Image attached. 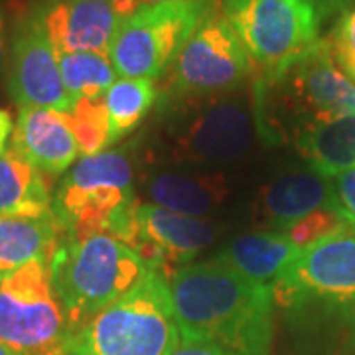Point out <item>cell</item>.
<instances>
[{"instance_id": "obj_1", "label": "cell", "mask_w": 355, "mask_h": 355, "mask_svg": "<svg viewBox=\"0 0 355 355\" xmlns=\"http://www.w3.org/2000/svg\"><path fill=\"white\" fill-rule=\"evenodd\" d=\"M168 288L182 340L233 355H272V288L214 259L172 270Z\"/></svg>"}, {"instance_id": "obj_2", "label": "cell", "mask_w": 355, "mask_h": 355, "mask_svg": "<svg viewBox=\"0 0 355 355\" xmlns=\"http://www.w3.org/2000/svg\"><path fill=\"white\" fill-rule=\"evenodd\" d=\"M182 343L168 280L158 270L67 331L55 355H172Z\"/></svg>"}, {"instance_id": "obj_3", "label": "cell", "mask_w": 355, "mask_h": 355, "mask_svg": "<svg viewBox=\"0 0 355 355\" xmlns=\"http://www.w3.org/2000/svg\"><path fill=\"white\" fill-rule=\"evenodd\" d=\"M148 270L139 254L113 235L64 239L51 257L50 277L69 330L123 298Z\"/></svg>"}, {"instance_id": "obj_4", "label": "cell", "mask_w": 355, "mask_h": 355, "mask_svg": "<svg viewBox=\"0 0 355 355\" xmlns=\"http://www.w3.org/2000/svg\"><path fill=\"white\" fill-rule=\"evenodd\" d=\"M272 298L294 318H330L355 336V233L343 229L302 247L272 282Z\"/></svg>"}, {"instance_id": "obj_5", "label": "cell", "mask_w": 355, "mask_h": 355, "mask_svg": "<svg viewBox=\"0 0 355 355\" xmlns=\"http://www.w3.org/2000/svg\"><path fill=\"white\" fill-rule=\"evenodd\" d=\"M221 12L263 79L284 73L324 40L320 0H223Z\"/></svg>"}, {"instance_id": "obj_6", "label": "cell", "mask_w": 355, "mask_h": 355, "mask_svg": "<svg viewBox=\"0 0 355 355\" xmlns=\"http://www.w3.org/2000/svg\"><path fill=\"white\" fill-rule=\"evenodd\" d=\"M132 164L123 150L83 156L53 193L51 211L64 239L111 235L119 216L137 202Z\"/></svg>"}, {"instance_id": "obj_7", "label": "cell", "mask_w": 355, "mask_h": 355, "mask_svg": "<svg viewBox=\"0 0 355 355\" xmlns=\"http://www.w3.org/2000/svg\"><path fill=\"white\" fill-rule=\"evenodd\" d=\"M257 101V119L282 109L298 132L355 114V79L336 64L328 40H322L284 73L261 79Z\"/></svg>"}, {"instance_id": "obj_8", "label": "cell", "mask_w": 355, "mask_h": 355, "mask_svg": "<svg viewBox=\"0 0 355 355\" xmlns=\"http://www.w3.org/2000/svg\"><path fill=\"white\" fill-rule=\"evenodd\" d=\"M211 10L214 0L142 4L121 24L111 44L109 58L116 76L160 79Z\"/></svg>"}, {"instance_id": "obj_9", "label": "cell", "mask_w": 355, "mask_h": 355, "mask_svg": "<svg viewBox=\"0 0 355 355\" xmlns=\"http://www.w3.org/2000/svg\"><path fill=\"white\" fill-rule=\"evenodd\" d=\"M67 331L48 263L34 261L2 277L0 345L22 355H55Z\"/></svg>"}, {"instance_id": "obj_10", "label": "cell", "mask_w": 355, "mask_h": 355, "mask_svg": "<svg viewBox=\"0 0 355 355\" xmlns=\"http://www.w3.org/2000/svg\"><path fill=\"white\" fill-rule=\"evenodd\" d=\"M251 69V58L237 32L214 8L170 65L168 85L186 97L217 95L239 87Z\"/></svg>"}, {"instance_id": "obj_11", "label": "cell", "mask_w": 355, "mask_h": 355, "mask_svg": "<svg viewBox=\"0 0 355 355\" xmlns=\"http://www.w3.org/2000/svg\"><path fill=\"white\" fill-rule=\"evenodd\" d=\"M111 235L128 245L148 268L168 277L209 247L216 239V229L202 217L135 202L114 221Z\"/></svg>"}, {"instance_id": "obj_12", "label": "cell", "mask_w": 355, "mask_h": 355, "mask_svg": "<svg viewBox=\"0 0 355 355\" xmlns=\"http://www.w3.org/2000/svg\"><path fill=\"white\" fill-rule=\"evenodd\" d=\"M8 87L20 109H55L71 113L69 97L60 71V55L40 24L36 12L16 28L10 51Z\"/></svg>"}, {"instance_id": "obj_13", "label": "cell", "mask_w": 355, "mask_h": 355, "mask_svg": "<svg viewBox=\"0 0 355 355\" xmlns=\"http://www.w3.org/2000/svg\"><path fill=\"white\" fill-rule=\"evenodd\" d=\"M140 6L139 0H46L36 16L58 53H109L121 24Z\"/></svg>"}, {"instance_id": "obj_14", "label": "cell", "mask_w": 355, "mask_h": 355, "mask_svg": "<svg viewBox=\"0 0 355 355\" xmlns=\"http://www.w3.org/2000/svg\"><path fill=\"white\" fill-rule=\"evenodd\" d=\"M253 132V114L245 103L217 99L180 132L178 150L196 162H231L249 153Z\"/></svg>"}, {"instance_id": "obj_15", "label": "cell", "mask_w": 355, "mask_h": 355, "mask_svg": "<svg viewBox=\"0 0 355 355\" xmlns=\"http://www.w3.org/2000/svg\"><path fill=\"white\" fill-rule=\"evenodd\" d=\"M12 148L46 176H60L76 164L79 146L69 113L55 109H20L12 128Z\"/></svg>"}, {"instance_id": "obj_16", "label": "cell", "mask_w": 355, "mask_h": 355, "mask_svg": "<svg viewBox=\"0 0 355 355\" xmlns=\"http://www.w3.org/2000/svg\"><path fill=\"white\" fill-rule=\"evenodd\" d=\"M318 209L336 211V193L330 178L320 176L314 170L277 178L263 190L257 203V216L270 231H286Z\"/></svg>"}, {"instance_id": "obj_17", "label": "cell", "mask_w": 355, "mask_h": 355, "mask_svg": "<svg viewBox=\"0 0 355 355\" xmlns=\"http://www.w3.org/2000/svg\"><path fill=\"white\" fill-rule=\"evenodd\" d=\"M62 241L64 231L53 211L44 216L0 217V272H12L34 261L50 265Z\"/></svg>"}, {"instance_id": "obj_18", "label": "cell", "mask_w": 355, "mask_h": 355, "mask_svg": "<svg viewBox=\"0 0 355 355\" xmlns=\"http://www.w3.org/2000/svg\"><path fill=\"white\" fill-rule=\"evenodd\" d=\"M298 253L300 247H296L284 231H261L231 241L216 259L247 279L272 286Z\"/></svg>"}, {"instance_id": "obj_19", "label": "cell", "mask_w": 355, "mask_h": 355, "mask_svg": "<svg viewBox=\"0 0 355 355\" xmlns=\"http://www.w3.org/2000/svg\"><path fill=\"white\" fill-rule=\"evenodd\" d=\"M294 144L316 174L336 178L355 168V114L324 125H312L294 135Z\"/></svg>"}, {"instance_id": "obj_20", "label": "cell", "mask_w": 355, "mask_h": 355, "mask_svg": "<svg viewBox=\"0 0 355 355\" xmlns=\"http://www.w3.org/2000/svg\"><path fill=\"white\" fill-rule=\"evenodd\" d=\"M50 176L26 162L12 146L0 154V217L50 214Z\"/></svg>"}, {"instance_id": "obj_21", "label": "cell", "mask_w": 355, "mask_h": 355, "mask_svg": "<svg viewBox=\"0 0 355 355\" xmlns=\"http://www.w3.org/2000/svg\"><path fill=\"white\" fill-rule=\"evenodd\" d=\"M223 193L225 188L219 184V180L209 178L162 174L154 176L148 184V198L154 205L191 217H202L203 214L211 211L214 205L223 198Z\"/></svg>"}, {"instance_id": "obj_22", "label": "cell", "mask_w": 355, "mask_h": 355, "mask_svg": "<svg viewBox=\"0 0 355 355\" xmlns=\"http://www.w3.org/2000/svg\"><path fill=\"white\" fill-rule=\"evenodd\" d=\"M58 55L64 85L73 101L103 99V95L119 79L109 53L76 51Z\"/></svg>"}, {"instance_id": "obj_23", "label": "cell", "mask_w": 355, "mask_h": 355, "mask_svg": "<svg viewBox=\"0 0 355 355\" xmlns=\"http://www.w3.org/2000/svg\"><path fill=\"white\" fill-rule=\"evenodd\" d=\"M156 85L150 79L119 77L103 95L114 142L139 125L156 101Z\"/></svg>"}, {"instance_id": "obj_24", "label": "cell", "mask_w": 355, "mask_h": 355, "mask_svg": "<svg viewBox=\"0 0 355 355\" xmlns=\"http://www.w3.org/2000/svg\"><path fill=\"white\" fill-rule=\"evenodd\" d=\"M71 130L79 146V154L93 156L105 153L114 142L109 113L103 99H79L71 113Z\"/></svg>"}, {"instance_id": "obj_25", "label": "cell", "mask_w": 355, "mask_h": 355, "mask_svg": "<svg viewBox=\"0 0 355 355\" xmlns=\"http://www.w3.org/2000/svg\"><path fill=\"white\" fill-rule=\"evenodd\" d=\"M343 229L347 227L334 209H318V211H312L310 216L302 217L300 221H296L284 233L288 235V239L296 247L302 249V247H308V245L320 241L328 235L340 233Z\"/></svg>"}, {"instance_id": "obj_26", "label": "cell", "mask_w": 355, "mask_h": 355, "mask_svg": "<svg viewBox=\"0 0 355 355\" xmlns=\"http://www.w3.org/2000/svg\"><path fill=\"white\" fill-rule=\"evenodd\" d=\"M328 46L336 64L352 79H355V8L340 18V22L336 24L328 38Z\"/></svg>"}, {"instance_id": "obj_27", "label": "cell", "mask_w": 355, "mask_h": 355, "mask_svg": "<svg viewBox=\"0 0 355 355\" xmlns=\"http://www.w3.org/2000/svg\"><path fill=\"white\" fill-rule=\"evenodd\" d=\"M331 184L336 193V214L345 227L355 233V168L331 178Z\"/></svg>"}, {"instance_id": "obj_28", "label": "cell", "mask_w": 355, "mask_h": 355, "mask_svg": "<svg viewBox=\"0 0 355 355\" xmlns=\"http://www.w3.org/2000/svg\"><path fill=\"white\" fill-rule=\"evenodd\" d=\"M172 355H233L217 347V345H211V343H203V342H188V340H182V343L178 345V349Z\"/></svg>"}, {"instance_id": "obj_29", "label": "cell", "mask_w": 355, "mask_h": 355, "mask_svg": "<svg viewBox=\"0 0 355 355\" xmlns=\"http://www.w3.org/2000/svg\"><path fill=\"white\" fill-rule=\"evenodd\" d=\"M12 128L14 125H12L10 114L0 109V154L6 150L4 146H6V140H8V137L12 135Z\"/></svg>"}, {"instance_id": "obj_30", "label": "cell", "mask_w": 355, "mask_h": 355, "mask_svg": "<svg viewBox=\"0 0 355 355\" xmlns=\"http://www.w3.org/2000/svg\"><path fill=\"white\" fill-rule=\"evenodd\" d=\"M4 62V14L0 10V65Z\"/></svg>"}, {"instance_id": "obj_31", "label": "cell", "mask_w": 355, "mask_h": 355, "mask_svg": "<svg viewBox=\"0 0 355 355\" xmlns=\"http://www.w3.org/2000/svg\"><path fill=\"white\" fill-rule=\"evenodd\" d=\"M0 355H22V354H18V352H12V349H8V347L0 345Z\"/></svg>"}, {"instance_id": "obj_32", "label": "cell", "mask_w": 355, "mask_h": 355, "mask_svg": "<svg viewBox=\"0 0 355 355\" xmlns=\"http://www.w3.org/2000/svg\"><path fill=\"white\" fill-rule=\"evenodd\" d=\"M140 4H160V2H170V0H139Z\"/></svg>"}, {"instance_id": "obj_33", "label": "cell", "mask_w": 355, "mask_h": 355, "mask_svg": "<svg viewBox=\"0 0 355 355\" xmlns=\"http://www.w3.org/2000/svg\"><path fill=\"white\" fill-rule=\"evenodd\" d=\"M95 2H111V0H95Z\"/></svg>"}, {"instance_id": "obj_34", "label": "cell", "mask_w": 355, "mask_h": 355, "mask_svg": "<svg viewBox=\"0 0 355 355\" xmlns=\"http://www.w3.org/2000/svg\"><path fill=\"white\" fill-rule=\"evenodd\" d=\"M2 277H4V275H2V272H0V280H2Z\"/></svg>"}]
</instances>
